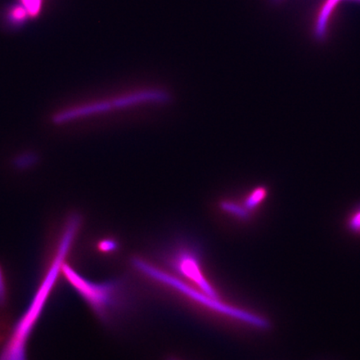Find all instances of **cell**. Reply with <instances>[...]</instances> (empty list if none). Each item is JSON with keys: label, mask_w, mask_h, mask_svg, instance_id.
Here are the masks:
<instances>
[{"label": "cell", "mask_w": 360, "mask_h": 360, "mask_svg": "<svg viewBox=\"0 0 360 360\" xmlns=\"http://www.w3.org/2000/svg\"><path fill=\"white\" fill-rule=\"evenodd\" d=\"M135 269L139 272L146 274L148 278H153L155 281L168 285L172 289L182 292L188 298L195 301L196 303L205 306V308L212 310L216 313L221 314L229 318L236 319L246 323L248 326L259 328V330H267L269 327V323L266 319L259 316V315L246 311L245 309L233 307V306L224 304L219 299L212 298V297L206 295L200 290H196L191 288L187 283L180 281L179 278L170 276L163 270L156 268L154 265L146 262L142 259L135 258L132 261Z\"/></svg>", "instance_id": "obj_1"}, {"label": "cell", "mask_w": 360, "mask_h": 360, "mask_svg": "<svg viewBox=\"0 0 360 360\" xmlns=\"http://www.w3.org/2000/svg\"><path fill=\"white\" fill-rule=\"evenodd\" d=\"M68 280L77 290L83 298L91 306L100 318L106 321L112 310L120 302L122 286L120 281L96 283L84 280L68 266H63Z\"/></svg>", "instance_id": "obj_2"}, {"label": "cell", "mask_w": 360, "mask_h": 360, "mask_svg": "<svg viewBox=\"0 0 360 360\" xmlns=\"http://www.w3.org/2000/svg\"><path fill=\"white\" fill-rule=\"evenodd\" d=\"M170 262L177 272L195 283L201 291L212 298L219 300L218 292L202 272L199 255L192 248H179L174 251Z\"/></svg>", "instance_id": "obj_3"}, {"label": "cell", "mask_w": 360, "mask_h": 360, "mask_svg": "<svg viewBox=\"0 0 360 360\" xmlns=\"http://www.w3.org/2000/svg\"><path fill=\"white\" fill-rule=\"evenodd\" d=\"M133 106V98L131 94L114 98L112 101H101L89 103L84 106L74 108L58 112L53 117V122L55 124H64L70 120L82 118L84 116L100 114L112 110L122 109Z\"/></svg>", "instance_id": "obj_4"}, {"label": "cell", "mask_w": 360, "mask_h": 360, "mask_svg": "<svg viewBox=\"0 0 360 360\" xmlns=\"http://www.w3.org/2000/svg\"><path fill=\"white\" fill-rule=\"evenodd\" d=\"M28 17H30L28 12L21 4H15L8 8L7 20L13 27H20L24 25Z\"/></svg>", "instance_id": "obj_5"}, {"label": "cell", "mask_w": 360, "mask_h": 360, "mask_svg": "<svg viewBox=\"0 0 360 360\" xmlns=\"http://www.w3.org/2000/svg\"><path fill=\"white\" fill-rule=\"evenodd\" d=\"M267 188L264 187L256 188L253 192L248 196L245 202V208L250 212L253 211L262 202L267 196Z\"/></svg>", "instance_id": "obj_6"}, {"label": "cell", "mask_w": 360, "mask_h": 360, "mask_svg": "<svg viewBox=\"0 0 360 360\" xmlns=\"http://www.w3.org/2000/svg\"><path fill=\"white\" fill-rule=\"evenodd\" d=\"M346 226L351 233L360 236V206L349 215Z\"/></svg>", "instance_id": "obj_7"}, {"label": "cell", "mask_w": 360, "mask_h": 360, "mask_svg": "<svg viewBox=\"0 0 360 360\" xmlns=\"http://www.w3.org/2000/svg\"><path fill=\"white\" fill-rule=\"evenodd\" d=\"M222 209L226 211V212L231 213L235 215L236 217L241 219H247L249 218V211H248L245 207L237 205L235 202H223Z\"/></svg>", "instance_id": "obj_8"}, {"label": "cell", "mask_w": 360, "mask_h": 360, "mask_svg": "<svg viewBox=\"0 0 360 360\" xmlns=\"http://www.w3.org/2000/svg\"><path fill=\"white\" fill-rule=\"evenodd\" d=\"M20 2L31 18L38 17L41 13L43 0H20Z\"/></svg>", "instance_id": "obj_9"}, {"label": "cell", "mask_w": 360, "mask_h": 360, "mask_svg": "<svg viewBox=\"0 0 360 360\" xmlns=\"http://www.w3.org/2000/svg\"><path fill=\"white\" fill-rule=\"evenodd\" d=\"M100 249L103 252H112L115 251L118 248V244L112 240H105L100 243L98 245Z\"/></svg>", "instance_id": "obj_10"}, {"label": "cell", "mask_w": 360, "mask_h": 360, "mask_svg": "<svg viewBox=\"0 0 360 360\" xmlns=\"http://www.w3.org/2000/svg\"><path fill=\"white\" fill-rule=\"evenodd\" d=\"M6 295V287H4L1 271H0V304L4 302Z\"/></svg>", "instance_id": "obj_11"}]
</instances>
